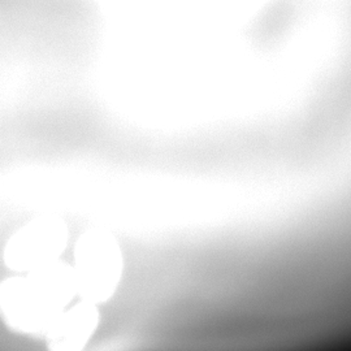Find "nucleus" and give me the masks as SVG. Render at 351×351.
<instances>
[{"label": "nucleus", "instance_id": "1", "mask_svg": "<svg viewBox=\"0 0 351 351\" xmlns=\"http://www.w3.org/2000/svg\"><path fill=\"white\" fill-rule=\"evenodd\" d=\"M75 298L73 268L59 261L30 274L4 278L0 282V317L19 335L45 337Z\"/></svg>", "mask_w": 351, "mask_h": 351}, {"label": "nucleus", "instance_id": "2", "mask_svg": "<svg viewBox=\"0 0 351 351\" xmlns=\"http://www.w3.org/2000/svg\"><path fill=\"white\" fill-rule=\"evenodd\" d=\"M73 275L78 300L97 306L116 294L124 275L123 251L111 233L88 229L77 239Z\"/></svg>", "mask_w": 351, "mask_h": 351}, {"label": "nucleus", "instance_id": "3", "mask_svg": "<svg viewBox=\"0 0 351 351\" xmlns=\"http://www.w3.org/2000/svg\"><path fill=\"white\" fill-rule=\"evenodd\" d=\"M68 229L60 220L40 217L14 232L4 246L3 262L14 275H25L62 261Z\"/></svg>", "mask_w": 351, "mask_h": 351}, {"label": "nucleus", "instance_id": "4", "mask_svg": "<svg viewBox=\"0 0 351 351\" xmlns=\"http://www.w3.org/2000/svg\"><path fill=\"white\" fill-rule=\"evenodd\" d=\"M99 306L78 300L50 326L45 339L49 351H82L98 329Z\"/></svg>", "mask_w": 351, "mask_h": 351}]
</instances>
